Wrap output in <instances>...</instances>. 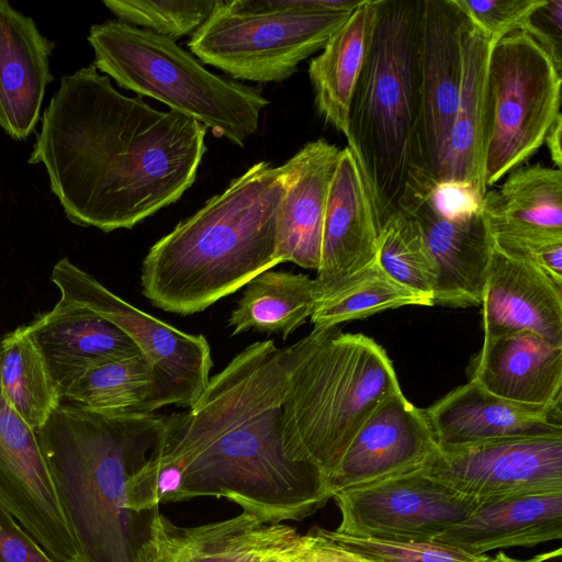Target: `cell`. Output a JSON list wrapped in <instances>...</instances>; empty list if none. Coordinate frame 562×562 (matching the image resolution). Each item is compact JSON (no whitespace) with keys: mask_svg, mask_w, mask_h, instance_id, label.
Segmentation results:
<instances>
[{"mask_svg":"<svg viewBox=\"0 0 562 562\" xmlns=\"http://www.w3.org/2000/svg\"><path fill=\"white\" fill-rule=\"evenodd\" d=\"M278 557L284 562H373L344 547L319 527L297 533Z\"/></svg>","mask_w":562,"mask_h":562,"instance_id":"37","label":"cell"},{"mask_svg":"<svg viewBox=\"0 0 562 562\" xmlns=\"http://www.w3.org/2000/svg\"><path fill=\"white\" fill-rule=\"evenodd\" d=\"M0 506L57 562H80L36 431L7 402L1 384Z\"/></svg>","mask_w":562,"mask_h":562,"instance_id":"13","label":"cell"},{"mask_svg":"<svg viewBox=\"0 0 562 562\" xmlns=\"http://www.w3.org/2000/svg\"><path fill=\"white\" fill-rule=\"evenodd\" d=\"M55 43L35 21L0 0V127L14 140H24L37 125Z\"/></svg>","mask_w":562,"mask_h":562,"instance_id":"22","label":"cell"},{"mask_svg":"<svg viewBox=\"0 0 562 562\" xmlns=\"http://www.w3.org/2000/svg\"><path fill=\"white\" fill-rule=\"evenodd\" d=\"M25 326L60 398L90 370L142 353L115 324L60 299L52 310L37 314Z\"/></svg>","mask_w":562,"mask_h":562,"instance_id":"18","label":"cell"},{"mask_svg":"<svg viewBox=\"0 0 562 562\" xmlns=\"http://www.w3.org/2000/svg\"><path fill=\"white\" fill-rule=\"evenodd\" d=\"M375 24V0H364L330 36L308 65L315 105L323 119L345 137L349 109Z\"/></svg>","mask_w":562,"mask_h":562,"instance_id":"28","label":"cell"},{"mask_svg":"<svg viewBox=\"0 0 562 562\" xmlns=\"http://www.w3.org/2000/svg\"><path fill=\"white\" fill-rule=\"evenodd\" d=\"M481 503L562 491V432L438 446L419 469Z\"/></svg>","mask_w":562,"mask_h":562,"instance_id":"12","label":"cell"},{"mask_svg":"<svg viewBox=\"0 0 562 562\" xmlns=\"http://www.w3.org/2000/svg\"><path fill=\"white\" fill-rule=\"evenodd\" d=\"M93 66L124 89L149 97L243 147L269 104L261 90L209 71L176 41L119 20L92 24Z\"/></svg>","mask_w":562,"mask_h":562,"instance_id":"7","label":"cell"},{"mask_svg":"<svg viewBox=\"0 0 562 562\" xmlns=\"http://www.w3.org/2000/svg\"><path fill=\"white\" fill-rule=\"evenodd\" d=\"M434 186L412 183L398 203L417 223L434 261V304L480 305L494 248L492 234L481 209L453 216L439 212L430 198Z\"/></svg>","mask_w":562,"mask_h":562,"instance_id":"14","label":"cell"},{"mask_svg":"<svg viewBox=\"0 0 562 562\" xmlns=\"http://www.w3.org/2000/svg\"><path fill=\"white\" fill-rule=\"evenodd\" d=\"M154 413L104 414L59 401L36 430L80 562H143L154 509L126 506L128 479L161 429Z\"/></svg>","mask_w":562,"mask_h":562,"instance_id":"3","label":"cell"},{"mask_svg":"<svg viewBox=\"0 0 562 562\" xmlns=\"http://www.w3.org/2000/svg\"><path fill=\"white\" fill-rule=\"evenodd\" d=\"M268 562H284V561L281 560L279 557H276V558H273L272 560H270Z\"/></svg>","mask_w":562,"mask_h":562,"instance_id":"43","label":"cell"},{"mask_svg":"<svg viewBox=\"0 0 562 562\" xmlns=\"http://www.w3.org/2000/svg\"><path fill=\"white\" fill-rule=\"evenodd\" d=\"M339 153L336 145L318 138L285 162L289 176L278 218L280 263L318 269L326 202Z\"/></svg>","mask_w":562,"mask_h":562,"instance_id":"24","label":"cell"},{"mask_svg":"<svg viewBox=\"0 0 562 562\" xmlns=\"http://www.w3.org/2000/svg\"><path fill=\"white\" fill-rule=\"evenodd\" d=\"M411 305L432 306L434 299L393 279L375 259L325 291L311 322L314 328H329Z\"/></svg>","mask_w":562,"mask_h":562,"instance_id":"31","label":"cell"},{"mask_svg":"<svg viewBox=\"0 0 562 562\" xmlns=\"http://www.w3.org/2000/svg\"><path fill=\"white\" fill-rule=\"evenodd\" d=\"M328 535L349 550L373 562H483L487 555H471L437 541H396Z\"/></svg>","mask_w":562,"mask_h":562,"instance_id":"35","label":"cell"},{"mask_svg":"<svg viewBox=\"0 0 562 562\" xmlns=\"http://www.w3.org/2000/svg\"><path fill=\"white\" fill-rule=\"evenodd\" d=\"M493 239H562V171L540 164L518 167L481 205Z\"/></svg>","mask_w":562,"mask_h":562,"instance_id":"27","label":"cell"},{"mask_svg":"<svg viewBox=\"0 0 562 562\" xmlns=\"http://www.w3.org/2000/svg\"><path fill=\"white\" fill-rule=\"evenodd\" d=\"M333 498L341 517L336 532L396 541H434L481 504L419 469L339 491Z\"/></svg>","mask_w":562,"mask_h":562,"instance_id":"11","label":"cell"},{"mask_svg":"<svg viewBox=\"0 0 562 562\" xmlns=\"http://www.w3.org/2000/svg\"><path fill=\"white\" fill-rule=\"evenodd\" d=\"M469 20L485 33L492 44L521 30L529 15L544 0H456Z\"/></svg>","mask_w":562,"mask_h":562,"instance_id":"36","label":"cell"},{"mask_svg":"<svg viewBox=\"0 0 562 562\" xmlns=\"http://www.w3.org/2000/svg\"><path fill=\"white\" fill-rule=\"evenodd\" d=\"M468 22L456 0H423L420 157L435 184L458 108Z\"/></svg>","mask_w":562,"mask_h":562,"instance_id":"15","label":"cell"},{"mask_svg":"<svg viewBox=\"0 0 562 562\" xmlns=\"http://www.w3.org/2000/svg\"><path fill=\"white\" fill-rule=\"evenodd\" d=\"M245 286L227 321L234 336L255 330L280 333L286 339L311 318L323 295L316 279L271 269L259 273Z\"/></svg>","mask_w":562,"mask_h":562,"instance_id":"29","label":"cell"},{"mask_svg":"<svg viewBox=\"0 0 562 562\" xmlns=\"http://www.w3.org/2000/svg\"><path fill=\"white\" fill-rule=\"evenodd\" d=\"M521 30L549 54L562 72V0H544L529 15Z\"/></svg>","mask_w":562,"mask_h":562,"instance_id":"40","label":"cell"},{"mask_svg":"<svg viewBox=\"0 0 562 562\" xmlns=\"http://www.w3.org/2000/svg\"><path fill=\"white\" fill-rule=\"evenodd\" d=\"M423 0H375L371 44L349 109L347 147L378 227L412 182H431L420 157Z\"/></svg>","mask_w":562,"mask_h":562,"instance_id":"5","label":"cell"},{"mask_svg":"<svg viewBox=\"0 0 562 562\" xmlns=\"http://www.w3.org/2000/svg\"><path fill=\"white\" fill-rule=\"evenodd\" d=\"M295 345L281 413L285 445L329 480L366 419L401 387L386 351L363 334L314 328Z\"/></svg>","mask_w":562,"mask_h":562,"instance_id":"6","label":"cell"},{"mask_svg":"<svg viewBox=\"0 0 562 562\" xmlns=\"http://www.w3.org/2000/svg\"><path fill=\"white\" fill-rule=\"evenodd\" d=\"M480 306L484 337L529 330L562 346V285L495 246Z\"/></svg>","mask_w":562,"mask_h":562,"instance_id":"19","label":"cell"},{"mask_svg":"<svg viewBox=\"0 0 562 562\" xmlns=\"http://www.w3.org/2000/svg\"><path fill=\"white\" fill-rule=\"evenodd\" d=\"M562 538V491L484 502L434 541L480 557Z\"/></svg>","mask_w":562,"mask_h":562,"instance_id":"26","label":"cell"},{"mask_svg":"<svg viewBox=\"0 0 562 562\" xmlns=\"http://www.w3.org/2000/svg\"><path fill=\"white\" fill-rule=\"evenodd\" d=\"M363 1L266 0L267 12H235L220 0L188 47L235 79L281 82L322 50Z\"/></svg>","mask_w":562,"mask_h":562,"instance_id":"8","label":"cell"},{"mask_svg":"<svg viewBox=\"0 0 562 562\" xmlns=\"http://www.w3.org/2000/svg\"><path fill=\"white\" fill-rule=\"evenodd\" d=\"M562 72L524 30L493 43L487 64L486 189L521 167L560 114Z\"/></svg>","mask_w":562,"mask_h":562,"instance_id":"9","label":"cell"},{"mask_svg":"<svg viewBox=\"0 0 562 562\" xmlns=\"http://www.w3.org/2000/svg\"><path fill=\"white\" fill-rule=\"evenodd\" d=\"M494 246L507 256L537 266L562 285V239H495Z\"/></svg>","mask_w":562,"mask_h":562,"instance_id":"38","label":"cell"},{"mask_svg":"<svg viewBox=\"0 0 562 562\" xmlns=\"http://www.w3.org/2000/svg\"><path fill=\"white\" fill-rule=\"evenodd\" d=\"M379 227L359 166L346 146L331 178L315 278L323 293L378 258Z\"/></svg>","mask_w":562,"mask_h":562,"instance_id":"20","label":"cell"},{"mask_svg":"<svg viewBox=\"0 0 562 562\" xmlns=\"http://www.w3.org/2000/svg\"><path fill=\"white\" fill-rule=\"evenodd\" d=\"M288 165H252L157 240L142 263L143 295L182 316L200 313L280 263L278 218Z\"/></svg>","mask_w":562,"mask_h":562,"instance_id":"4","label":"cell"},{"mask_svg":"<svg viewBox=\"0 0 562 562\" xmlns=\"http://www.w3.org/2000/svg\"><path fill=\"white\" fill-rule=\"evenodd\" d=\"M60 300L83 306L120 327L156 371L160 408H190L210 381L211 348L203 335L184 333L121 299L68 258L50 273Z\"/></svg>","mask_w":562,"mask_h":562,"instance_id":"10","label":"cell"},{"mask_svg":"<svg viewBox=\"0 0 562 562\" xmlns=\"http://www.w3.org/2000/svg\"><path fill=\"white\" fill-rule=\"evenodd\" d=\"M492 42L470 20L463 35L458 108L436 183H456L484 196L490 132L487 64Z\"/></svg>","mask_w":562,"mask_h":562,"instance_id":"25","label":"cell"},{"mask_svg":"<svg viewBox=\"0 0 562 562\" xmlns=\"http://www.w3.org/2000/svg\"><path fill=\"white\" fill-rule=\"evenodd\" d=\"M561 136H562V115L558 114L551 126L549 127L543 144H546L551 160L554 164V168L561 169L562 165V147H561Z\"/></svg>","mask_w":562,"mask_h":562,"instance_id":"41","label":"cell"},{"mask_svg":"<svg viewBox=\"0 0 562 562\" xmlns=\"http://www.w3.org/2000/svg\"><path fill=\"white\" fill-rule=\"evenodd\" d=\"M297 533L244 510L225 520L182 527L156 509L143 562H268Z\"/></svg>","mask_w":562,"mask_h":562,"instance_id":"17","label":"cell"},{"mask_svg":"<svg viewBox=\"0 0 562 562\" xmlns=\"http://www.w3.org/2000/svg\"><path fill=\"white\" fill-rule=\"evenodd\" d=\"M437 448L425 412L401 390L384 400L357 431L328 480L331 496L420 469Z\"/></svg>","mask_w":562,"mask_h":562,"instance_id":"16","label":"cell"},{"mask_svg":"<svg viewBox=\"0 0 562 562\" xmlns=\"http://www.w3.org/2000/svg\"><path fill=\"white\" fill-rule=\"evenodd\" d=\"M483 562H562V549L537 554L527 560H518L507 557L504 552H498L494 558L487 557Z\"/></svg>","mask_w":562,"mask_h":562,"instance_id":"42","label":"cell"},{"mask_svg":"<svg viewBox=\"0 0 562 562\" xmlns=\"http://www.w3.org/2000/svg\"><path fill=\"white\" fill-rule=\"evenodd\" d=\"M207 128L119 92L93 64L60 78L29 164H43L71 223L131 229L195 181Z\"/></svg>","mask_w":562,"mask_h":562,"instance_id":"1","label":"cell"},{"mask_svg":"<svg viewBox=\"0 0 562 562\" xmlns=\"http://www.w3.org/2000/svg\"><path fill=\"white\" fill-rule=\"evenodd\" d=\"M0 384L7 402L35 431L60 401L44 359L22 325L0 338Z\"/></svg>","mask_w":562,"mask_h":562,"instance_id":"32","label":"cell"},{"mask_svg":"<svg viewBox=\"0 0 562 562\" xmlns=\"http://www.w3.org/2000/svg\"><path fill=\"white\" fill-rule=\"evenodd\" d=\"M376 259L393 279L434 299L436 268L417 223L408 214L398 210L380 227Z\"/></svg>","mask_w":562,"mask_h":562,"instance_id":"33","label":"cell"},{"mask_svg":"<svg viewBox=\"0 0 562 562\" xmlns=\"http://www.w3.org/2000/svg\"><path fill=\"white\" fill-rule=\"evenodd\" d=\"M60 401L104 414H148L160 408L156 371L143 353L90 370Z\"/></svg>","mask_w":562,"mask_h":562,"instance_id":"30","label":"cell"},{"mask_svg":"<svg viewBox=\"0 0 562 562\" xmlns=\"http://www.w3.org/2000/svg\"><path fill=\"white\" fill-rule=\"evenodd\" d=\"M0 562H57L0 506Z\"/></svg>","mask_w":562,"mask_h":562,"instance_id":"39","label":"cell"},{"mask_svg":"<svg viewBox=\"0 0 562 562\" xmlns=\"http://www.w3.org/2000/svg\"><path fill=\"white\" fill-rule=\"evenodd\" d=\"M218 2L104 0L103 4L119 21L176 41L198 31Z\"/></svg>","mask_w":562,"mask_h":562,"instance_id":"34","label":"cell"},{"mask_svg":"<svg viewBox=\"0 0 562 562\" xmlns=\"http://www.w3.org/2000/svg\"><path fill=\"white\" fill-rule=\"evenodd\" d=\"M469 381L522 404L562 407V346L520 330L484 337L472 358Z\"/></svg>","mask_w":562,"mask_h":562,"instance_id":"23","label":"cell"},{"mask_svg":"<svg viewBox=\"0 0 562 562\" xmlns=\"http://www.w3.org/2000/svg\"><path fill=\"white\" fill-rule=\"evenodd\" d=\"M424 412L438 446L562 432V407L513 402L474 381L453 389Z\"/></svg>","mask_w":562,"mask_h":562,"instance_id":"21","label":"cell"},{"mask_svg":"<svg viewBox=\"0 0 562 562\" xmlns=\"http://www.w3.org/2000/svg\"><path fill=\"white\" fill-rule=\"evenodd\" d=\"M296 352L256 341L210 378L188 409L162 416L151 453L182 475L178 502L225 497L270 522L302 520L333 498L328 480L286 448L282 403Z\"/></svg>","mask_w":562,"mask_h":562,"instance_id":"2","label":"cell"}]
</instances>
